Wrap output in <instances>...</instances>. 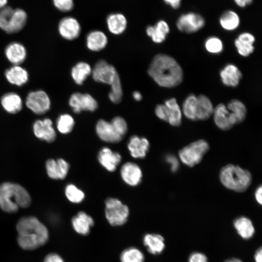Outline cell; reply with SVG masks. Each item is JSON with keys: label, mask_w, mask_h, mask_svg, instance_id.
I'll list each match as a JSON object with an SVG mask.
<instances>
[{"label": "cell", "mask_w": 262, "mask_h": 262, "mask_svg": "<svg viewBox=\"0 0 262 262\" xmlns=\"http://www.w3.org/2000/svg\"><path fill=\"white\" fill-rule=\"evenodd\" d=\"M147 73L158 85L165 88L176 87L183 79V70L178 62L164 53H159L153 58Z\"/></svg>", "instance_id": "6da1fadb"}, {"label": "cell", "mask_w": 262, "mask_h": 262, "mask_svg": "<svg viewBox=\"0 0 262 262\" xmlns=\"http://www.w3.org/2000/svg\"><path fill=\"white\" fill-rule=\"evenodd\" d=\"M17 242L23 249L33 250L46 244L49 239V232L45 225L35 216L21 218L16 225Z\"/></svg>", "instance_id": "7a4b0ae2"}, {"label": "cell", "mask_w": 262, "mask_h": 262, "mask_svg": "<svg viewBox=\"0 0 262 262\" xmlns=\"http://www.w3.org/2000/svg\"><path fill=\"white\" fill-rule=\"evenodd\" d=\"M31 203L30 195L22 186L9 182L0 185V207L4 212L14 213L19 208L28 207Z\"/></svg>", "instance_id": "3957f363"}, {"label": "cell", "mask_w": 262, "mask_h": 262, "mask_svg": "<svg viewBox=\"0 0 262 262\" xmlns=\"http://www.w3.org/2000/svg\"><path fill=\"white\" fill-rule=\"evenodd\" d=\"M219 179L226 188L239 193L246 191L252 182V175L248 170L233 164H227L221 169Z\"/></svg>", "instance_id": "277c9868"}, {"label": "cell", "mask_w": 262, "mask_h": 262, "mask_svg": "<svg viewBox=\"0 0 262 262\" xmlns=\"http://www.w3.org/2000/svg\"><path fill=\"white\" fill-rule=\"evenodd\" d=\"M27 18L23 9L6 6L0 9V29L8 33H16L23 28Z\"/></svg>", "instance_id": "5b68a950"}, {"label": "cell", "mask_w": 262, "mask_h": 262, "mask_svg": "<svg viewBox=\"0 0 262 262\" xmlns=\"http://www.w3.org/2000/svg\"><path fill=\"white\" fill-rule=\"evenodd\" d=\"M209 149L210 146L207 141L199 139L180 149L179 157L183 164L192 167L200 163Z\"/></svg>", "instance_id": "8992f818"}, {"label": "cell", "mask_w": 262, "mask_h": 262, "mask_svg": "<svg viewBox=\"0 0 262 262\" xmlns=\"http://www.w3.org/2000/svg\"><path fill=\"white\" fill-rule=\"evenodd\" d=\"M105 216L109 224L121 226L127 221L130 211L128 207L116 198H108L105 202Z\"/></svg>", "instance_id": "52a82bcc"}, {"label": "cell", "mask_w": 262, "mask_h": 262, "mask_svg": "<svg viewBox=\"0 0 262 262\" xmlns=\"http://www.w3.org/2000/svg\"><path fill=\"white\" fill-rule=\"evenodd\" d=\"M155 113L159 118L172 126L178 127L181 125L182 113L174 98L167 99L164 104H158L155 108Z\"/></svg>", "instance_id": "ba28073f"}, {"label": "cell", "mask_w": 262, "mask_h": 262, "mask_svg": "<svg viewBox=\"0 0 262 262\" xmlns=\"http://www.w3.org/2000/svg\"><path fill=\"white\" fill-rule=\"evenodd\" d=\"M91 75L95 81L110 86L120 79L115 67L104 60H99L96 63L92 69Z\"/></svg>", "instance_id": "9c48e42d"}, {"label": "cell", "mask_w": 262, "mask_h": 262, "mask_svg": "<svg viewBox=\"0 0 262 262\" xmlns=\"http://www.w3.org/2000/svg\"><path fill=\"white\" fill-rule=\"evenodd\" d=\"M28 108L36 115H43L50 109L51 101L48 94L42 90L30 92L26 98Z\"/></svg>", "instance_id": "30bf717a"}, {"label": "cell", "mask_w": 262, "mask_h": 262, "mask_svg": "<svg viewBox=\"0 0 262 262\" xmlns=\"http://www.w3.org/2000/svg\"><path fill=\"white\" fill-rule=\"evenodd\" d=\"M205 24V20L201 15L191 12L180 16L177 20L176 26L181 32L192 33L201 29Z\"/></svg>", "instance_id": "8fae6325"}, {"label": "cell", "mask_w": 262, "mask_h": 262, "mask_svg": "<svg viewBox=\"0 0 262 262\" xmlns=\"http://www.w3.org/2000/svg\"><path fill=\"white\" fill-rule=\"evenodd\" d=\"M68 104L76 114L84 111L94 112L98 107V102L91 95L80 92L74 93L70 96Z\"/></svg>", "instance_id": "7c38bea8"}, {"label": "cell", "mask_w": 262, "mask_h": 262, "mask_svg": "<svg viewBox=\"0 0 262 262\" xmlns=\"http://www.w3.org/2000/svg\"><path fill=\"white\" fill-rule=\"evenodd\" d=\"M213 115L215 124L222 131L229 130L237 125L233 115L223 103H220L215 107Z\"/></svg>", "instance_id": "4fadbf2b"}, {"label": "cell", "mask_w": 262, "mask_h": 262, "mask_svg": "<svg viewBox=\"0 0 262 262\" xmlns=\"http://www.w3.org/2000/svg\"><path fill=\"white\" fill-rule=\"evenodd\" d=\"M58 30L63 38L73 40L80 34L81 27L77 19L72 16L63 18L59 22Z\"/></svg>", "instance_id": "5bb4252c"}, {"label": "cell", "mask_w": 262, "mask_h": 262, "mask_svg": "<svg viewBox=\"0 0 262 262\" xmlns=\"http://www.w3.org/2000/svg\"><path fill=\"white\" fill-rule=\"evenodd\" d=\"M96 131L101 140L108 143H118L123 138L117 132L111 122L102 119L97 122Z\"/></svg>", "instance_id": "9a60e30c"}, {"label": "cell", "mask_w": 262, "mask_h": 262, "mask_svg": "<svg viewBox=\"0 0 262 262\" xmlns=\"http://www.w3.org/2000/svg\"><path fill=\"white\" fill-rule=\"evenodd\" d=\"M33 130L37 138L47 142H53L56 139V132L52 126V122L49 118L35 121L33 125Z\"/></svg>", "instance_id": "2e32d148"}, {"label": "cell", "mask_w": 262, "mask_h": 262, "mask_svg": "<svg viewBox=\"0 0 262 262\" xmlns=\"http://www.w3.org/2000/svg\"><path fill=\"white\" fill-rule=\"evenodd\" d=\"M121 177L127 184L135 186L141 181L142 172L140 167L132 162L125 163L120 169Z\"/></svg>", "instance_id": "e0dca14e"}, {"label": "cell", "mask_w": 262, "mask_h": 262, "mask_svg": "<svg viewBox=\"0 0 262 262\" xmlns=\"http://www.w3.org/2000/svg\"><path fill=\"white\" fill-rule=\"evenodd\" d=\"M98 159L99 164L107 170L113 172L121 161V155L113 151L107 147L102 148L98 152Z\"/></svg>", "instance_id": "ac0fdd59"}, {"label": "cell", "mask_w": 262, "mask_h": 262, "mask_svg": "<svg viewBox=\"0 0 262 262\" xmlns=\"http://www.w3.org/2000/svg\"><path fill=\"white\" fill-rule=\"evenodd\" d=\"M94 224L93 218L83 211L78 212L71 219V225L74 231L83 236L89 234Z\"/></svg>", "instance_id": "d6986e66"}, {"label": "cell", "mask_w": 262, "mask_h": 262, "mask_svg": "<svg viewBox=\"0 0 262 262\" xmlns=\"http://www.w3.org/2000/svg\"><path fill=\"white\" fill-rule=\"evenodd\" d=\"M143 244L148 252L153 255L161 254L165 248L164 238L158 233L145 234L143 237Z\"/></svg>", "instance_id": "ffe728a7"}, {"label": "cell", "mask_w": 262, "mask_h": 262, "mask_svg": "<svg viewBox=\"0 0 262 262\" xmlns=\"http://www.w3.org/2000/svg\"><path fill=\"white\" fill-rule=\"evenodd\" d=\"M46 167L48 175L52 179H64L67 176L69 165L63 159L57 161L49 159L46 163Z\"/></svg>", "instance_id": "44dd1931"}, {"label": "cell", "mask_w": 262, "mask_h": 262, "mask_svg": "<svg viewBox=\"0 0 262 262\" xmlns=\"http://www.w3.org/2000/svg\"><path fill=\"white\" fill-rule=\"evenodd\" d=\"M4 53L7 59L13 65H20L27 57L25 47L17 42L9 44L5 49Z\"/></svg>", "instance_id": "7402d4cb"}, {"label": "cell", "mask_w": 262, "mask_h": 262, "mask_svg": "<svg viewBox=\"0 0 262 262\" xmlns=\"http://www.w3.org/2000/svg\"><path fill=\"white\" fill-rule=\"evenodd\" d=\"M149 147L148 140L137 135L131 136L128 144V148L130 154L134 158L142 159L145 157Z\"/></svg>", "instance_id": "603a6c76"}, {"label": "cell", "mask_w": 262, "mask_h": 262, "mask_svg": "<svg viewBox=\"0 0 262 262\" xmlns=\"http://www.w3.org/2000/svg\"><path fill=\"white\" fill-rule=\"evenodd\" d=\"M222 83L227 86L235 87L238 85L242 77V74L234 65H226L220 72Z\"/></svg>", "instance_id": "cb8c5ba5"}, {"label": "cell", "mask_w": 262, "mask_h": 262, "mask_svg": "<svg viewBox=\"0 0 262 262\" xmlns=\"http://www.w3.org/2000/svg\"><path fill=\"white\" fill-rule=\"evenodd\" d=\"M255 41V37L251 33L244 32L240 33L234 41L238 53L244 57L250 55L254 50L253 45Z\"/></svg>", "instance_id": "d4e9b609"}, {"label": "cell", "mask_w": 262, "mask_h": 262, "mask_svg": "<svg viewBox=\"0 0 262 262\" xmlns=\"http://www.w3.org/2000/svg\"><path fill=\"white\" fill-rule=\"evenodd\" d=\"M233 225L238 235L243 239L249 240L255 234L254 225L251 220L246 216H241L235 218Z\"/></svg>", "instance_id": "484cf974"}, {"label": "cell", "mask_w": 262, "mask_h": 262, "mask_svg": "<svg viewBox=\"0 0 262 262\" xmlns=\"http://www.w3.org/2000/svg\"><path fill=\"white\" fill-rule=\"evenodd\" d=\"M29 73L26 69L20 65H13L5 72V77L11 84L22 86L29 80Z\"/></svg>", "instance_id": "4316f807"}, {"label": "cell", "mask_w": 262, "mask_h": 262, "mask_svg": "<svg viewBox=\"0 0 262 262\" xmlns=\"http://www.w3.org/2000/svg\"><path fill=\"white\" fill-rule=\"evenodd\" d=\"M146 33L155 43L163 42L170 32L168 23L164 20L158 21L154 25H149L146 28Z\"/></svg>", "instance_id": "83f0119b"}, {"label": "cell", "mask_w": 262, "mask_h": 262, "mask_svg": "<svg viewBox=\"0 0 262 262\" xmlns=\"http://www.w3.org/2000/svg\"><path fill=\"white\" fill-rule=\"evenodd\" d=\"M0 104L6 112L12 114L20 111L23 106L20 96L14 92H8L4 94L0 98Z\"/></svg>", "instance_id": "f1b7e54d"}, {"label": "cell", "mask_w": 262, "mask_h": 262, "mask_svg": "<svg viewBox=\"0 0 262 262\" xmlns=\"http://www.w3.org/2000/svg\"><path fill=\"white\" fill-rule=\"evenodd\" d=\"M106 23L108 29L111 33L115 35H119L126 30L127 20L123 14L114 13L108 16Z\"/></svg>", "instance_id": "f546056e"}, {"label": "cell", "mask_w": 262, "mask_h": 262, "mask_svg": "<svg viewBox=\"0 0 262 262\" xmlns=\"http://www.w3.org/2000/svg\"><path fill=\"white\" fill-rule=\"evenodd\" d=\"M108 43V38L104 33L99 30L89 32L86 38L87 48L93 51H98L104 49Z\"/></svg>", "instance_id": "4dcf8cb0"}, {"label": "cell", "mask_w": 262, "mask_h": 262, "mask_svg": "<svg viewBox=\"0 0 262 262\" xmlns=\"http://www.w3.org/2000/svg\"><path fill=\"white\" fill-rule=\"evenodd\" d=\"M214 108L210 98L204 95L197 96L196 121L205 120L213 114Z\"/></svg>", "instance_id": "1f68e13d"}, {"label": "cell", "mask_w": 262, "mask_h": 262, "mask_svg": "<svg viewBox=\"0 0 262 262\" xmlns=\"http://www.w3.org/2000/svg\"><path fill=\"white\" fill-rule=\"evenodd\" d=\"M92 69L91 66L87 63L78 62L71 69V77L77 84L81 85L91 74Z\"/></svg>", "instance_id": "d6a6232c"}, {"label": "cell", "mask_w": 262, "mask_h": 262, "mask_svg": "<svg viewBox=\"0 0 262 262\" xmlns=\"http://www.w3.org/2000/svg\"><path fill=\"white\" fill-rule=\"evenodd\" d=\"M219 23L224 30L231 31L239 27L240 18L236 12L231 10H227L220 16Z\"/></svg>", "instance_id": "836d02e7"}, {"label": "cell", "mask_w": 262, "mask_h": 262, "mask_svg": "<svg viewBox=\"0 0 262 262\" xmlns=\"http://www.w3.org/2000/svg\"><path fill=\"white\" fill-rule=\"evenodd\" d=\"M226 107L233 115L237 124L243 122L245 119L247 111L246 106L242 101L237 99H232Z\"/></svg>", "instance_id": "e575fe53"}, {"label": "cell", "mask_w": 262, "mask_h": 262, "mask_svg": "<svg viewBox=\"0 0 262 262\" xmlns=\"http://www.w3.org/2000/svg\"><path fill=\"white\" fill-rule=\"evenodd\" d=\"M119 260L120 262H145V256L140 249L131 246L122 251Z\"/></svg>", "instance_id": "d590c367"}, {"label": "cell", "mask_w": 262, "mask_h": 262, "mask_svg": "<svg viewBox=\"0 0 262 262\" xmlns=\"http://www.w3.org/2000/svg\"><path fill=\"white\" fill-rule=\"evenodd\" d=\"M197 96L189 95L182 105V113L185 116L193 121H196Z\"/></svg>", "instance_id": "8d00e7d4"}, {"label": "cell", "mask_w": 262, "mask_h": 262, "mask_svg": "<svg viewBox=\"0 0 262 262\" xmlns=\"http://www.w3.org/2000/svg\"><path fill=\"white\" fill-rule=\"evenodd\" d=\"M75 125L73 117L68 114L60 115L56 122L57 128L63 134H67L72 131Z\"/></svg>", "instance_id": "74e56055"}, {"label": "cell", "mask_w": 262, "mask_h": 262, "mask_svg": "<svg viewBox=\"0 0 262 262\" xmlns=\"http://www.w3.org/2000/svg\"><path fill=\"white\" fill-rule=\"evenodd\" d=\"M67 198L74 203H81L84 198V192L73 184H68L65 189Z\"/></svg>", "instance_id": "f35d334b"}, {"label": "cell", "mask_w": 262, "mask_h": 262, "mask_svg": "<svg viewBox=\"0 0 262 262\" xmlns=\"http://www.w3.org/2000/svg\"><path fill=\"white\" fill-rule=\"evenodd\" d=\"M111 86V90L108 94L110 100L114 103L117 104L121 102L123 91L120 79L116 81Z\"/></svg>", "instance_id": "ab89813d"}, {"label": "cell", "mask_w": 262, "mask_h": 262, "mask_svg": "<svg viewBox=\"0 0 262 262\" xmlns=\"http://www.w3.org/2000/svg\"><path fill=\"white\" fill-rule=\"evenodd\" d=\"M205 46L209 52L214 54L220 53L223 49L222 41L215 36L209 37L206 40Z\"/></svg>", "instance_id": "60d3db41"}, {"label": "cell", "mask_w": 262, "mask_h": 262, "mask_svg": "<svg viewBox=\"0 0 262 262\" xmlns=\"http://www.w3.org/2000/svg\"><path fill=\"white\" fill-rule=\"evenodd\" d=\"M117 132L122 137L128 130V125L126 120L122 117L115 116L110 122Z\"/></svg>", "instance_id": "b9f144b4"}, {"label": "cell", "mask_w": 262, "mask_h": 262, "mask_svg": "<svg viewBox=\"0 0 262 262\" xmlns=\"http://www.w3.org/2000/svg\"><path fill=\"white\" fill-rule=\"evenodd\" d=\"M54 6L62 12H69L74 6L73 0H52Z\"/></svg>", "instance_id": "7bdbcfd3"}, {"label": "cell", "mask_w": 262, "mask_h": 262, "mask_svg": "<svg viewBox=\"0 0 262 262\" xmlns=\"http://www.w3.org/2000/svg\"><path fill=\"white\" fill-rule=\"evenodd\" d=\"M188 262H208V258L205 254L195 251L189 255Z\"/></svg>", "instance_id": "ee69618b"}, {"label": "cell", "mask_w": 262, "mask_h": 262, "mask_svg": "<svg viewBox=\"0 0 262 262\" xmlns=\"http://www.w3.org/2000/svg\"><path fill=\"white\" fill-rule=\"evenodd\" d=\"M43 262H65L64 259L56 253H50L44 259Z\"/></svg>", "instance_id": "f6af8a7d"}, {"label": "cell", "mask_w": 262, "mask_h": 262, "mask_svg": "<svg viewBox=\"0 0 262 262\" xmlns=\"http://www.w3.org/2000/svg\"><path fill=\"white\" fill-rule=\"evenodd\" d=\"M166 161L171 165L172 172H175L179 169V164L177 158L172 155H168L166 157Z\"/></svg>", "instance_id": "bcb514c9"}, {"label": "cell", "mask_w": 262, "mask_h": 262, "mask_svg": "<svg viewBox=\"0 0 262 262\" xmlns=\"http://www.w3.org/2000/svg\"><path fill=\"white\" fill-rule=\"evenodd\" d=\"M163 1L172 8L178 9L181 5V0H163Z\"/></svg>", "instance_id": "7dc6e473"}, {"label": "cell", "mask_w": 262, "mask_h": 262, "mask_svg": "<svg viewBox=\"0 0 262 262\" xmlns=\"http://www.w3.org/2000/svg\"><path fill=\"white\" fill-rule=\"evenodd\" d=\"M262 187L261 185L259 186L255 192V198L257 202L260 205L262 203Z\"/></svg>", "instance_id": "c3c4849f"}, {"label": "cell", "mask_w": 262, "mask_h": 262, "mask_svg": "<svg viewBox=\"0 0 262 262\" xmlns=\"http://www.w3.org/2000/svg\"><path fill=\"white\" fill-rule=\"evenodd\" d=\"M235 4L241 8H244L250 4L253 0H233Z\"/></svg>", "instance_id": "681fc988"}, {"label": "cell", "mask_w": 262, "mask_h": 262, "mask_svg": "<svg viewBox=\"0 0 262 262\" xmlns=\"http://www.w3.org/2000/svg\"><path fill=\"white\" fill-rule=\"evenodd\" d=\"M255 262H262V247L258 248L254 255Z\"/></svg>", "instance_id": "f907efd6"}, {"label": "cell", "mask_w": 262, "mask_h": 262, "mask_svg": "<svg viewBox=\"0 0 262 262\" xmlns=\"http://www.w3.org/2000/svg\"><path fill=\"white\" fill-rule=\"evenodd\" d=\"M132 97L133 98L137 101L141 100L142 98V96L141 94L137 91H135L133 92Z\"/></svg>", "instance_id": "816d5d0a"}, {"label": "cell", "mask_w": 262, "mask_h": 262, "mask_svg": "<svg viewBox=\"0 0 262 262\" xmlns=\"http://www.w3.org/2000/svg\"><path fill=\"white\" fill-rule=\"evenodd\" d=\"M223 262H243L241 259L237 258H231L226 260Z\"/></svg>", "instance_id": "f5cc1de1"}, {"label": "cell", "mask_w": 262, "mask_h": 262, "mask_svg": "<svg viewBox=\"0 0 262 262\" xmlns=\"http://www.w3.org/2000/svg\"><path fill=\"white\" fill-rule=\"evenodd\" d=\"M7 0H0V9L6 6Z\"/></svg>", "instance_id": "db71d44e"}]
</instances>
